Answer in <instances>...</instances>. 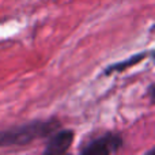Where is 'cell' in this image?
Masks as SVG:
<instances>
[{
  "label": "cell",
  "mask_w": 155,
  "mask_h": 155,
  "mask_svg": "<svg viewBox=\"0 0 155 155\" xmlns=\"http://www.w3.org/2000/svg\"><path fill=\"white\" fill-rule=\"evenodd\" d=\"M63 127L59 117L51 116L46 118H35L27 123L11 125L0 129V148L25 147L38 140H44L53 131Z\"/></svg>",
  "instance_id": "1"
},
{
  "label": "cell",
  "mask_w": 155,
  "mask_h": 155,
  "mask_svg": "<svg viewBox=\"0 0 155 155\" xmlns=\"http://www.w3.org/2000/svg\"><path fill=\"white\" fill-rule=\"evenodd\" d=\"M125 146V139L114 131H102L88 135L82 140L78 153L83 155H112L117 154Z\"/></svg>",
  "instance_id": "2"
},
{
  "label": "cell",
  "mask_w": 155,
  "mask_h": 155,
  "mask_svg": "<svg viewBox=\"0 0 155 155\" xmlns=\"http://www.w3.org/2000/svg\"><path fill=\"white\" fill-rule=\"evenodd\" d=\"M75 142V131L71 128L60 127L53 131L45 139L42 154L44 155H60L67 154Z\"/></svg>",
  "instance_id": "3"
},
{
  "label": "cell",
  "mask_w": 155,
  "mask_h": 155,
  "mask_svg": "<svg viewBox=\"0 0 155 155\" xmlns=\"http://www.w3.org/2000/svg\"><path fill=\"white\" fill-rule=\"evenodd\" d=\"M150 57H153V49L137 52V53L132 54V56L127 57L124 60H120V61H116L113 64L106 65L104 68V71H102V76H110L113 74L124 72V71L129 70V68H134L135 65L140 64L142 61H144L146 59H150Z\"/></svg>",
  "instance_id": "4"
},
{
  "label": "cell",
  "mask_w": 155,
  "mask_h": 155,
  "mask_svg": "<svg viewBox=\"0 0 155 155\" xmlns=\"http://www.w3.org/2000/svg\"><path fill=\"white\" fill-rule=\"evenodd\" d=\"M154 93H155V86H154V82H151L150 84H148V87H147V91H146V95H147L148 102H150L151 105H153V104H154V101H155Z\"/></svg>",
  "instance_id": "5"
}]
</instances>
